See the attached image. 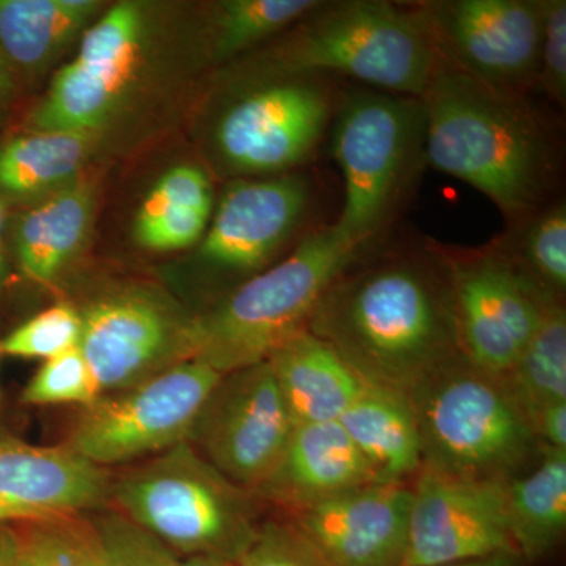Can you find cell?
Returning <instances> with one entry per match:
<instances>
[{
  "instance_id": "36",
  "label": "cell",
  "mask_w": 566,
  "mask_h": 566,
  "mask_svg": "<svg viewBox=\"0 0 566 566\" xmlns=\"http://www.w3.org/2000/svg\"><path fill=\"white\" fill-rule=\"evenodd\" d=\"M210 221L211 212L207 211L174 212L150 226L134 229V234L142 248L158 252L178 251L202 241Z\"/></svg>"
},
{
  "instance_id": "14",
  "label": "cell",
  "mask_w": 566,
  "mask_h": 566,
  "mask_svg": "<svg viewBox=\"0 0 566 566\" xmlns=\"http://www.w3.org/2000/svg\"><path fill=\"white\" fill-rule=\"evenodd\" d=\"M144 9L120 2L81 36L76 59L55 73L29 115L32 132L96 136L111 120L132 80L145 39Z\"/></svg>"
},
{
  "instance_id": "23",
  "label": "cell",
  "mask_w": 566,
  "mask_h": 566,
  "mask_svg": "<svg viewBox=\"0 0 566 566\" xmlns=\"http://www.w3.org/2000/svg\"><path fill=\"white\" fill-rule=\"evenodd\" d=\"M96 136L62 132L20 134L0 144V199L31 205L80 180Z\"/></svg>"
},
{
  "instance_id": "13",
  "label": "cell",
  "mask_w": 566,
  "mask_h": 566,
  "mask_svg": "<svg viewBox=\"0 0 566 566\" xmlns=\"http://www.w3.org/2000/svg\"><path fill=\"white\" fill-rule=\"evenodd\" d=\"M293 428L266 360L222 375L189 444L227 479L255 493L281 461Z\"/></svg>"
},
{
  "instance_id": "41",
  "label": "cell",
  "mask_w": 566,
  "mask_h": 566,
  "mask_svg": "<svg viewBox=\"0 0 566 566\" xmlns=\"http://www.w3.org/2000/svg\"><path fill=\"white\" fill-rule=\"evenodd\" d=\"M526 562L523 557L513 551L509 553H499L494 556L480 558V560L464 562V564L447 565V566H524Z\"/></svg>"
},
{
  "instance_id": "2",
  "label": "cell",
  "mask_w": 566,
  "mask_h": 566,
  "mask_svg": "<svg viewBox=\"0 0 566 566\" xmlns=\"http://www.w3.org/2000/svg\"><path fill=\"white\" fill-rule=\"evenodd\" d=\"M420 102L427 163L486 196L506 227L560 196V139L528 98L490 91L438 51Z\"/></svg>"
},
{
  "instance_id": "1",
  "label": "cell",
  "mask_w": 566,
  "mask_h": 566,
  "mask_svg": "<svg viewBox=\"0 0 566 566\" xmlns=\"http://www.w3.org/2000/svg\"><path fill=\"white\" fill-rule=\"evenodd\" d=\"M360 259L324 292L307 331L364 382L408 397L460 353L449 277L430 238Z\"/></svg>"
},
{
  "instance_id": "33",
  "label": "cell",
  "mask_w": 566,
  "mask_h": 566,
  "mask_svg": "<svg viewBox=\"0 0 566 566\" xmlns=\"http://www.w3.org/2000/svg\"><path fill=\"white\" fill-rule=\"evenodd\" d=\"M189 210L212 211L211 182L199 167H174L145 197L134 229L150 226L164 216Z\"/></svg>"
},
{
  "instance_id": "27",
  "label": "cell",
  "mask_w": 566,
  "mask_h": 566,
  "mask_svg": "<svg viewBox=\"0 0 566 566\" xmlns=\"http://www.w3.org/2000/svg\"><path fill=\"white\" fill-rule=\"evenodd\" d=\"M536 286L564 300L566 292V202L558 196L494 238Z\"/></svg>"
},
{
  "instance_id": "38",
  "label": "cell",
  "mask_w": 566,
  "mask_h": 566,
  "mask_svg": "<svg viewBox=\"0 0 566 566\" xmlns=\"http://www.w3.org/2000/svg\"><path fill=\"white\" fill-rule=\"evenodd\" d=\"M14 91H17V71L0 51V115L9 109Z\"/></svg>"
},
{
  "instance_id": "24",
  "label": "cell",
  "mask_w": 566,
  "mask_h": 566,
  "mask_svg": "<svg viewBox=\"0 0 566 566\" xmlns=\"http://www.w3.org/2000/svg\"><path fill=\"white\" fill-rule=\"evenodd\" d=\"M95 0H0V51L13 70L36 71L91 28Z\"/></svg>"
},
{
  "instance_id": "4",
  "label": "cell",
  "mask_w": 566,
  "mask_h": 566,
  "mask_svg": "<svg viewBox=\"0 0 566 566\" xmlns=\"http://www.w3.org/2000/svg\"><path fill=\"white\" fill-rule=\"evenodd\" d=\"M331 136L344 178L334 229L352 248L367 252L389 232L422 177V102L364 85L344 88Z\"/></svg>"
},
{
  "instance_id": "40",
  "label": "cell",
  "mask_w": 566,
  "mask_h": 566,
  "mask_svg": "<svg viewBox=\"0 0 566 566\" xmlns=\"http://www.w3.org/2000/svg\"><path fill=\"white\" fill-rule=\"evenodd\" d=\"M9 207L10 205L6 200L0 199V286L6 285L11 274L6 243L7 229H9Z\"/></svg>"
},
{
  "instance_id": "20",
  "label": "cell",
  "mask_w": 566,
  "mask_h": 566,
  "mask_svg": "<svg viewBox=\"0 0 566 566\" xmlns=\"http://www.w3.org/2000/svg\"><path fill=\"white\" fill-rule=\"evenodd\" d=\"M95 191L76 180L25 207L11 227V251L25 277L48 285L80 253L91 233Z\"/></svg>"
},
{
  "instance_id": "17",
  "label": "cell",
  "mask_w": 566,
  "mask_h": 566,
  "mask_svg": "<svg viewBox=\"0 0 566 566\" xmlns=\"http://www.w3.org/2000/svg\"><path fill=\"white\" fill-rule=\"evenodd\" d=\"M106 469L69 446H36L0 428V527L80 517L111 504Z\"/></svg>"
},
{
  "instance_id": "11",
  "label": "cell",
  "mask_w": 566,
  "mask_h": 566,
  "mask_svg": "<svg viewBox=\"0 0 566 566\" xmlns=\"http://www.w3.org/2000/svg\"><path fill=\"white\" fill-rule=\"evenodd\" d=\"M80 312V349L99 397L129 389L192 360L193 316L156 290H114Z\"/></svg>"
},
{
  "instance_id": "3",
  "label": "cell",
  "mask_w": 566,
  "mask_h": 566,
  "mask_svg": "<svg viewBox=\"0 0 566 566\" xmlns=\"http://www.w3.org/2000/svg\"><path fill=\"white\" fill-rule=\"evenodd\" d=\"M263 54L264 77L326 74L420 98L436 62L419 2L322 0Z\"/></svg>"
},
{
  "instance_id": "34",
  "label": "cell",
  "mask_w": 566,
  "mask_h": 566,
  "mask_svg": "<svg viewBox=\"0 0 566 566\" xmlns=\"http://www.w3.org/2000/svg\"><path fill=\"white\" fill-rule=\"evenodd\" d=\"M237 566H329L294 523L263 521Z\"/></svg>"
},
{
  "instance_id": "16",
  "label": "cell",
  "mask_w": 566,
  "mask_h": 566,
  "mask_svg": "<svg viewBox=\"0 0 566 566\" xmlns=\"http://www.w3.org/2000/svg\"><path fill=\"white\" fill-rule=\"evenodd\" d=\"M316 200L311 175L292 172L234 181L223 192L200 245V259L222 273L252 275L300 243Z\"/></svg>"
},
{
  "instance_id": "19",
  "label": "cell",
  "mask_w": 566,
  "mask_h": 566,
  "mask_svg": "<svg viewBox=\"0 0 566 566\" xmlns=\"http://www.w3.org/2000/svg\"><path fill=\"white\" fill-rule=\"evenodd\" d=\"M370 483H378L374 472L335 420L296 424L273 474L255 494L297 513Z\"/></svg>"
},
{
  "instance_id": "35",
  "label": "cell",
  "mask_w": 566,
  "mask_h": 566,
  "mask_svg": "<svg viewBox=\"0 0 566 566\" xmlns=\"http://www.w3.org/2000/svg\"><path fill=\"white\" fill-rule=\"evenodd\" d=\"M536 91L566 109V2L543 0V39Z\"/></svg>"
},
{
  "instance_id": "6",
  "label": "cell",
  "mask_w": 566,
  "mask_h": 566,
  "mask_svg": "<svg viewBox=\"0 0 566 566\" xmlns=\"http://www.w3.org/2000/svg\"><path fill=\"white\" fill-rule=\"evenodd\" d=\"M255 493L222 475L189 442L150 458L112 480L111 502L120 515L177 556L238 564L260 521Z\"/></svg>"
},
{
  "instance_id": "29",
  "label": "cell",
  "mask_w": 566,
  "mask_h": 566,
  "mask_svg": "<svg viewBox=\"0 0 566 566\" xmlns=\"http://www.w3.org/2000/svg\"><path fill=\"white\" fill-rule=\"evenodd\" d=\"M7 566H87L85 523L80 517L0 527Z\"/></svg>"
},
{
  "instance_id": "9",
  "label": "cell",
  "mask_w": 566,
  "mask_h": 566,
  "mask_svg": "<svg viewBox=\"0 0 566 566\" xmlns=\"http://www.w3.org/2000/svg\"><path fill=\"white\" fill-rule=\"evenodd\" d=\"M221 378L210 365L192 359L129 389L102 395L82 408L66 446L102 468L159 455L189 442Z\"/></svg>"
},
{
  "instance_id": "32",
  "label": "cell",
  "mask_w": 566,
  "mask_h": 566,
  "mask_svg": "<svg viewBox=\"0 0 566 566\" xmlns=\"http://www.w3.org/2000/svg\"><path fill=\"white\" fill-rule=\"evenodd\" d=\"M98 387L80 346L44 360L24 387L21 401L33 406L92 405Z\"/></svg>"
},
{
  "instance_id": "25",
  "label": "cell",
  "mask_w": 566,
  "mask_h": 566,
  "mask_svg": "<svg viewBox=\"0 0 566 566\" xmlns=\"http://www.w3.org/2000/svg\"><path fill=\"white\" fill-rule=\"evenodd\" d=\"M506 521L516 553L526 564L547 556L566 528V450L543 447L534 471L509 480Z\"/></svg>"
},
{
  "instance_id": "5",
  "label": "cell",
  "mask_w": 566,
  "mask_h": 566,
  "mask_svg": "<svg viewBox=\"0 0 566 566\" xmlns=\"http://www.w3.org/2000/svg\"><path fill=\"white\" fill-rule=\"evenodd\" d=\"M364 253L342 240L334 223L316 227L281 262L193 316L192 359L221 375L266 363L308 329L324 292Z\"/></svg>"
},
{
  "instance_id": "7",
  "label": "cell",
  "mask_w": 566,
  "mask_h": 566,
  "mask_svg": "<svg viewBox=\"0 0 566 566\" xmlns=\"http://www.w3.org/2000/svg\"><path fill=\"white\" fill-rule=\"evenodd\" d=\"M422 468L471 480L515 479L539 446L504 376L458 353L408 395Z\"/></svg>"
},
{
  "instance_id": "42",
  "label": "cell",
  "mask_w": 566,
  "mask_h": 566,
  "mask_svg": "<svg viewBox=\"0 0 566 566\" xmlns=\"http://www.w3.org/2000/svg\"><path fill=\"white\" fill-rule=\"evenodd\" d=\"M0 566H7V565H6V562H3L2 556H0Z\"/></svg>"
},
{
  "instance_id": "8",
  "label": "cell",
  "mask_w": 566,
  "mask_h": 566,
  "mask_svg": "<svg viewBox=\"0 0 566 566\" xmlns=\"http://www.w3.org/2000/svg\"><path fill=\"white\" fill-rule=\"evenodd\" d=\"M326 74L268 76L223 109L214 145L227 169L243 175L296 172L333 125L344 87Z\"/></svg>"
},
{
  "instance_id": "18",
  "label": "cell",
  "mask_w": 566,
  "mask_h": 566,
  "mask_svg": "<svg viewBox=\"0 0 566 566\" xmlns=\"http://www.w3.org/2000/svg\"><path fill=\"white\" fill-rule=\"evenodd\" d=\"M412 488L370 483L301 510L294 526L329 566H401Z\"/></svg>"
},
{
  "instance_id": "30",
  "label": "cell",
  "mask_w": 566,
  "mask_h": 566,
  "mask_svg": "<svg viewBox=\"0 0 566 566\" xmlns=\"http://www.w3.org/2000/svg\"><path fill=\"white\" fill-rule=\"evenodd\" d=\"M164 546L117 510L85 521L87 566H158Z\"/></svg>"
},
{
  "instance_id": "10",
  "label": "cell",
  "mask_w": 566,
  "mask_h": 566,
  "mask_svg": "<svg viewBox=\"0 0 566 566\" xmlns=\"http://www.w3.org/2000/svg\"><path fill=\"white\" fill-rule=\"evenodd\" d=\"M452 290L458 346L465 359L497 376L512 370L551 294L493 240L480 248L430 238Z\"/></svg>"
},
{
  "instance_id": "15",
  "label": "cell",
  "mask_w": 566,
  "mask_h": 566,
  "mask_svg": "<svg viewBox=\"0 0 566 566\" xmlns=\"http://www.w3.org/2000/svg\"><path fill=\"white\" fill-rule=\"evenodd\" d=\"M502 480L460 479L422 468L412 488L401 566H447L513 551Z\"/></svg>"
},
{
  "instance_id": "31",
  "label": "cell",
  "mask_w": 566,
  "mask_h": 566,
  "mask_svg": "<svg viewBox=\"0 0 566 566\" xmlns=\"http://www.w3.org/2000/svg\"><path fill=\"white\" fill-rule=\"evenodd\" d=\"M80 308L69 303L52 305L32 316L0 342V353L22 359L48 360L77 348L81 342Z\"/></svg>"
},
{
  "instance_id": "22",
  "label": "cell",
  "mask_w": 566,
  "mask_h": 566,
  "mask_svg": "<svg viewBox=\"0 0 566 566\" xmlns=\"http://www.w3.org/2000/svg\"><path fill=\"white\" fill-rule=\"evenodd\" d=\"M378 483H403L422 471L411 401L405 394L364 382L338 419Z\"/></svg>"
},
{
  "instance_id": "21",
  "label": "cell",
  "mask_w": 566,
  "mask_h": 566,
  "mask_svg": "<svg viewBox=\"0 0 566 566\" xmlns=\"http://www.w3.org/2000/svg\"><path fill=\"white\" fill-rule=\"evenodd\" d=\"M294 427L340 419L364 381L322 338L301 333L268 359Z\"/></svg>"
},
{
  "instance_id": "26",
  "label": "cell",
  "mask_w": 566,
  "mask_h": 566,
  "mask_svg": "<svg viewBox=\"0 0 566 566\" xmlns=\"http://www.w3.org/2000/svg\"><path fill=\"white\" fill-rule=\"evenodd\" d=\"M504 379L531 428L539 412L549 406L566 403L564 300L546 297L531 340Z\"/></svg>"
},
{
  "instance_id": "39",
  "label": "cell",
  "mask_w": 566,
  "mask_h": 566,
  "mask_svg": "<svg viewBox=\"0 0 566 566\" xmlns=\"http://www.w3.org/2000/svg\"><path fill=\"white\" fill-rule=\"evenodd\" d=\"M158 566H237V564H230V562L214 557H180L174 551H170L169 547L164 546L161 556L158 558Z\"/></svg>"
},
{
  "instance_id": "12",
  "label": "cell",
  "mask_w": 566,
  "mask_h": 566,
  "mask_svg": "<svg viewBox=\"0 0 566 566\" xmlns=\"http://www.w3.org/2000/svg\"><path fill=\"white\" fill-rule=\"evenodd\" d=\"M434 44L458 70L499 95L536 91L543 0H424L419 2Z\"/></svg>"
},
{
  "instance_id": "37",
  "label": "cell",
  "mask_w": 566,
  "mask_h": 566,
  "mask_svg": "<svg viewBox=\"0 0 566 566\" xmlns=\"http://www.w3.org/2000/svg\"><path fill=\"white\" fill-rule=\"evenodd\" d=\"M532 430L545 447L566 450V403L553 405L539 412Z\"/></svg>"
},
{
  "instance_id": "28",
  "label": "cell",
  "mask_w": 566,
  "mask_h": 566,
  "mask_svg": "<svg viewBox=\"0 0 566 566\" xmlns=\"http://www.w3.org/2000/svg\"><path fill=\"white\" fill-rule=\"evenodd\" d=\"M322 0H226L211 21V57L230 61L281 35Z\"/></svg>"
}]
</instances>
